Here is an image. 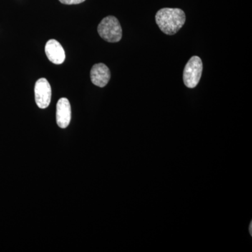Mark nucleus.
<instances>
[{"label":"nucleus","mask_w":252,"mask_h":252,"mask_svg":"<svg viewBox=\"0 0 252 252\" xmlns=\"http://www.w3.org/2000/svg\"><path fill=\"white\" fill-rule=\"evenodd\" d=\"M156 22L162 32L167 35H174L185 25V11L177 8H163L157 13Z\"/></svg>","instance_id":"f257e3e1"},{"label":"nucleus","mask_w":252,"mask_h":252,"mask_svg":"<svg viewBox=\"0 0 252 252\" xmlns=\"http://www.w3.org/2000/svg\"><path fill=\"white\" fill-rule=\"evenodd\" d=\"M99 36L110 43L119 42L122 38V28L117 18L109 16L104 18L97 27Z\"/></svg>","instance_id":"f03ea898"},{"label":"nucleus","mask_w":252,"mask_h":252,"mask_svg":"<svg viewBox=\"0 0 252 252\" xmlns=\"http://www.w3.org/2000/svg\"><path fill=\"white\" fill-rule=\"evenodd\" d=\"M203 62L198 56L190 58L186 64L183 72V80L189 89L196 87L201 79L203 73Z\"/></svg>","instance_id":"7ed1b4c3"},{"label":"nucleus","mask_w":252,"mask_h":252,"mask_svg":"<svg viewBox=\"0 0 252 252\" xmlns=\"http://www.w3.org/2000/svg\"><path fill=\"white\" fill-rule=\"evenodd\" d=\"M36 103L41 109L49 107L51 99V88L49 81L44 78L38 79L34 86Z\"/></svg>","instance_id":"20e7f679"},{"label":"nucleus","mask_w":252,"mask_h":252,"mask_svg":"<svg viewBox=\"0 0 252 252\" xmlns=\"http://www.w3.org/2000/svg\"><path fill=\"white\" fill-rule=\"evenodd\" d=\"M110 78V70L106 64L97 63L93 66L91 71V79L94 85L103 88L108 84Z\"/></svg>","instance_id":"39448f33"},{"label":"nucleus","mask_w":252,"mask_h":252,"mask_svg":"<svg viewBox=\"0 0 252 252\" xmlns=\"http://www.w3.org/2000/svg\"><path fill=\"white\" fill-rule=\"evenodd\" d=\"M71 106L65 97L59 99L56 105V122L61 128H66L70 124Z\"/></svg>","instance_id":"423d86ee"},{"label":"nucleus","mask_w":252,"mask_h":252,"mask_svg":"<svg viewBox=\"0 0 252 252\" xmlns=\"http://www.w3.org/2000/svg\"><path fill=\"white\" fill-rule=\"evenodd\" d=\"M45 53L48 59L54 64H62L65 60V53L62 45L55 39H50L46 43Z\"/></svg>","instance_id":"0eeeda50"},{"label":"nucleus","mask_w":252,"mask_h":252,"mask_svg":"<svg viewBox=\"0 0 252 252\" xmlns=\"http://www.w3.org/2000/svg\"><path fill=\"white\" fill-rule=\"evenodd\" d=\"M62 4H78L84 2L86 0H59Z\"/></svg>","instance_id":"6e6552de"},{"label":"nucleus","mask_w":252,"mask_h":252,"mask_svg":"<svg viewBox=\"0 0 252 252\" xmlns=\"http://www.w3.org/2000/svg\"><path fill=\"white\" fill-rule=\"evenodd\" d=\"M250 235H252V222H251L250 225Z\"/></svg>","instance_id":"1a4fd4ad"}]
</instances>
